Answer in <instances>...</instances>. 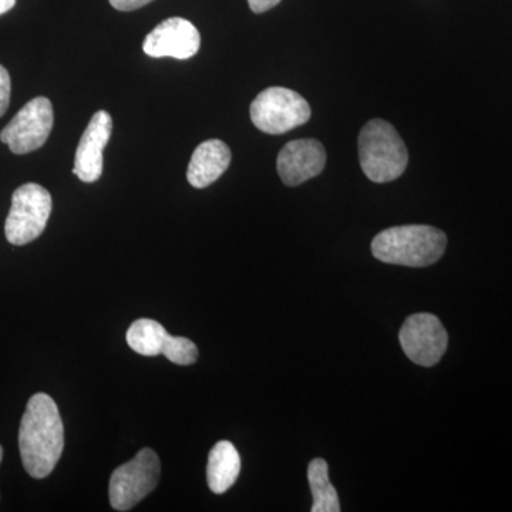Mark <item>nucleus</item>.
<instances>
[{
    "instance_id": "1",
    "label": "nucleus",
    "mask_w": 512,
    "mask_h": 512,
    "mask_svg": "<svg viewBox=\"0 0 512 512\" xmlns=\"http://www.w3.org/2000/svg\"><path fill=\"white\" fill-rule=\"evenodd\" d=\"M64 448V427L57 404L46 393L30 397L20 421L19 450L30 477L42 480L53 473Z\"/></svg>"
},
{
    "instance_id": "2",
    "label": "nucleus",
    "mask_w": 512,
    "mask_h": 512,
    "mask_svg": "<svg viewBox=\"0 0 512 512\" xmlns=\"http://www.w3.org/2000/svg\"><path fill=\"white\" fill-rule=\"evenodd\" d=\"M447 247V237L429 225L384 229L372 242V252L384 264L424 268L436 264Z\"/></svg>"
},
{
    "instance_id": "3",
    "label": "nucleus",
    "mask_w": 512,
    "mask_h": 512,
    "mask_svg": "<svg viewBox=\"0 0 512 512\" xmlns=\"http://www.w3.org/2000/svg\"><path fill=\"white\" fill-rule=\"evenodd\" d=\"M359 157L363 173L377 184L397 180L409 164L402 137L392 124L380 119L370 120L360 131Z\"/></svg>"
},
{
    "instance_id": "4",
    "label": "nucleus",
    "mask_w": 512,
    "mask_h": 512,
    "mask_svg": "<svg viewBox=\"0 0 512 512\" xmlns=\"http://www.w3.org/2000/svg\"><path fill=\"white\" fill-rule=\"evenodd\" d=\"M251 120L258 130L278 136L311 119V106L301 94L286 87H269L251 104Z\"/></svg>"
},
{
    "instance_id": "5",
    "label": "nucleus",
    "mask_w": 512,
    "mask_h": 512,
    "mask_svg": "<svg viewBox=\"0 0 512 512\" xmlns=\"http://www.w3.org/2000/svg\"><path fill=\"white\" fill-rule=\"evenodd\" d=\"M161 464L156 451L143 448L133 460L113 471L109 497L116 511H130L158 485Z\"/></svg>"
},
{
    "instance_id": "6",
    "label": "nucleus",
    "mask_w": 512,
    "mask_h": 512,
    "mask_svg": "<svg viewBox=\"0 0 512 512\" xmlns=\"http://www.w3.org/2000/svg\"><path fill=\"white\" fill-rule=\"evenodd\" d=\"M52 212L50 192L39 184H25L13 192L5 235L12 245H26L45 231Z\"/></svg>"
},
{
    "instance_id": "7",
    "label": "nucleus",
    "mask_w": 512,
    "mask_h": 512,
    "mask_svg": "<svg viewBox=\"0 0 512 512\" xmlns=\"http://www.w3.org/2000/svg\"><path fill=\"white\" fill-rule=\"evenodd\" d=\"M55 114L53 106L46 97L30 100L13 117L8 126L0 133V141L10 148L13 154H28L45 146L52 133Z\"/></svg>"
},
{
    "instance_id": "8",
    "label": "nucleus",
    "mask_w": 512,
    "mask_h": 512,
    "mask_svg": "<svg viewBox=\"0 0 512 512\" xmlns=\"http://www.w3.org/2000/svg\"><path fill=\"white\" fill-rule=\"evenodd\" d=\"M399 339L406 356L424 367L437 365L448 346L447 330L431 313L409 316L400 329Z\"/></svg>"
},
{
    "instance_id": "9",
    "label": "nucleus",
    "mask_w": 512,
    "mask_h": 512,
    "mask_svg": "<svg viewBox=\"0 0 512 512\" xmlns=\"http://www.w3.org/2000/svg\"><path fill=\"white\" fill-rule=\"evenodd\" d=\"M200 46V32L190 20L171 18L164 20L148 33L143 50L150 57L185 60L197 55Z\"/></svg>"
},
{
    "instance_id": "10",
    "label": "nucleus",
    "mask_w": 512,
    "mask_h": 512,
    "mask_svg": "<svg viewBox=\"0 0 512 512\" xmlns=\"http://www.w3.org/2000/svg\"><path fill=\"white\" fill-rule=\"evenodd\" d=\"M325 165V147L313 138H301L286 144L276 161L279 177L288 187H296L318 177Z\"/></svg>"
},
{
    "instance_id": "11",
    "label": "nucleus",
    "mask_w": 512,
    "mask_h": 512,
    "mask_svg": "<svg viewBox=\"0 0 512 512\" xmlns=\"http://www.w3.org/2000/svg\"><path fill=\"white\" fill-rule=\"evenodd\" d=\"M113 131V120L107 111L100 110L84 130L74 157L73 174L83 183H96L103 174V151Z\"/></svg>"
},
{
    "instance_id": "12",
    "label": "nucleus",
    "mask_w": 512,
    "mask_h": 512,
    "mask_svg": "<svg viewBox=\"0 0 512 512\" xmlns=\"http://www.w3.org/2000/svg\"><path fill=\"white\" fill-rule=\"evenodd\" d=\"M231 163V150L224 141L208 140L195 148L188 165V183L194 188H207L218 180Z\"/></svg>"
},
{
    "instance_id": "13",
    "label": "nucleus",
    "mask_w": 512,
    "mask_h": 512,
    "mask_svg": "<svg viewBox=\"0 0 512 512\" xmlns=\"http://www.w3.org/2000/svg\"><path fill=\"white\" fill-rule=\"evenodd\" d=\"M241 473V457L234 444L220 441L212 447L208 457L207 481L214 494L227 493Z\"/></svg>"
},
{
    "instance_id": "14",
    "label": "nucleus",
    "mask_w": 512,
    "mask_h": 512,
    "mask_svg": "<svg viewBox=\"0 0 512 512\" xmlns=\"http://www.w3.org/2000/svg\"><path fill=\"white\" fill-rule=\"evenodd\" d=\"M170 333L153 319H138L127 330V343L141 356L163 355Z\"/></svg>"
},
{
    "instance_id": "15",
    "label": "nucleus",
    "mask_w": 512,
    "mask_h": 512,
    "mask_svg": "<svg viewBox=\"0 0 512 512\" xmlns=\"http://www.w3.org/2000/svg\"><path fill=\"white\" fill-rule=\"evenodd\" d=\"M308 480L313 495L312 512H339L335 487L329 481V467L323 458H315L308 467Z\"/></svg>"
},
{
    "instance_id": "16",
    "label": "nucleus",
    "mask_w": 512,
    "mask_h": 512,
    "mask_svg": "<svg viewBox=\"0 0 512 512\" xmlns=\"http://www.w3.org/2000/svg\"><path fill=\"white\" fill-rule=\"evenodd\" d=\"M163 355L167 357L170 362L180 366H190L192 363L197 362L198 349L192 340L183 338V336H171L167 340V345Z\"/></svg>"
},
{
    "instance_id": "17",
    "label": "nucleus",
    "mask_w": 512,
    "mask_h": 512,
    "mask_svg": "<svg viewBox=\"0 0 512 512\" xmlns=\"http://www.w3.org/2000/svg\"><path fill=\"white\" fill-rule=\"evenodd\" d=\"M10 92H12V84H10L9 72L0 64V117L8 111Z\"/></svg>"
},
{
    "instance_id": "18",
    "label": "nucleus",
    "mask_w": 512,
    "mask_h": 512,
    "mask_svg": "<svg viewBox=\"0 0 512 512\" xmlns=\"http://www.w3.org/2000/svg\"><path fill=\"white\" fill-rule=\"evenodd\" d=\"M109 2L114 9L121 10V12H131V10L143 8L153 0H109Z\"/></svg>"
},
{
    "instance_id": "19",
    "label": "nucleus",
    "mask_w": 512,
    "mask_h": 512,
    "mask_svg": "<svg viewBox=\"0 0 512 512\" xmlns=\"http://www.w3.org/2000/svg\"><path fill=\"white\" fill-rule=\"evenodd\" d=\"M279 3H281V0H248L249 8L254 13L268 12L269 9L275 8Z\"/></svg>"
},
{
    "instance_id": "20",
    "label": "nucleus",
    "mask_w": 512,
    "mask_h": 512,
    "mask_svg": "<svg viewBox=\"0 0 512 512\" xmlns=\"http://www.w3.org/2000/svg\"><path fill=\"white\" fill-rule=\"evenodd\" d=\"M16 0H0V16L15 8Z\"/></svg>"
},
{
    "instance_id": "21",
    "label": "nucleus",
    "mask_w": 512,
    "mask_h": 512,
    "mask_svg": "<svg viewBox=\"0 0 512 512\" xmlns=\"http://www.w3.org/2000/svg\"><path fill=\"white\" fill-rule=\"evenodd\" d=\"M3 458V448L0 446V461H2Z\"/></svg>"
}]
</instances>
